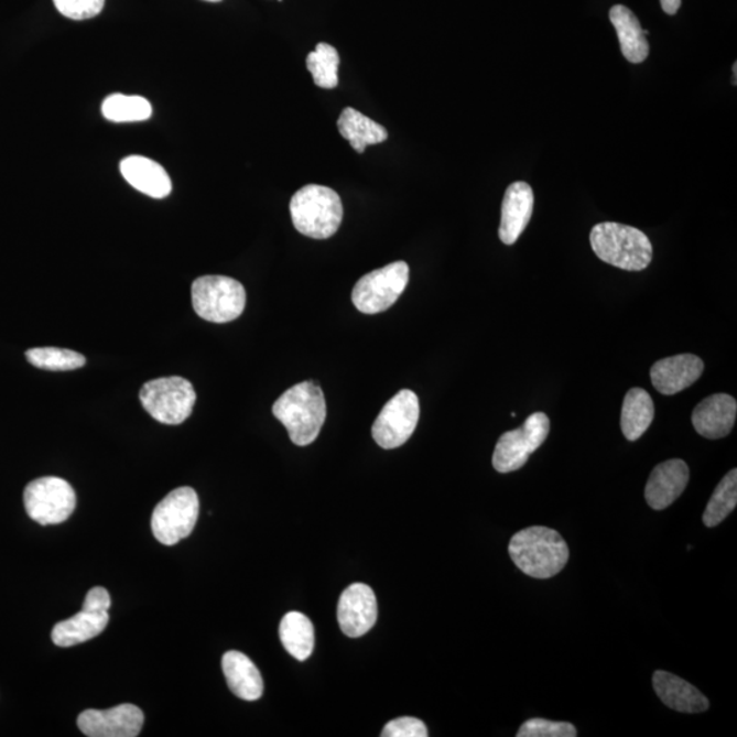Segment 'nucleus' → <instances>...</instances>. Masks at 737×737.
Here are the masks:
<instances>
[{"label":"nucleus","instance_id":"1","mask_svg":"<svg viewBox=\"0 0 737 737\" xmlns=\"http://www.w3.org/2000/svg\"><path fill=\"white\" fill-rule=\"evenodd\" d=\"M508 552L523 574L535 579H550L562 573L568 563L567 542L556 530L533 525L512 537Z\"/></svg>","mask_w":737,"mask_h":737},{"label":"nucleus","instance_id":"2","mask_svg":"<svg viewBox=\"0 0 737 737\" xmlns=\"http://www.w3.org/2000/svg\"><path fill=\"white\" fill-rule=\"evenodd\" d=\"M272 413L288 430L291 442L306 447L322 432L327 403L316 382L304 381L285 391L273 404Z\"/></svg>","mask_w":737,"mask_h":737},{"label":"nucleus","instance_id":"3","mask_svg":"<svg viewBox=\"0 0 737 737\" xmlns=\"http://www.w3.org/2000/svg\"><path fill=\"white\" fill-rule=\"evenodd\" d=\"M590 243L599 260L622 271H643L653 259V246L644 232L620 223L594 226Z\"/></svg>","mask_w":737,"mask_h":737},{"label":"nucleus","instance_id":"4","mask_svg":"<svg viewBox=\"0 0 737 737\" xmlns=\"http://www.w3.org/2000/svg\"><path fill=\"white\" fill-rule=\"evenodd\" d=\"M291 219L302 236L328 239L339 230L343 204L333 188L307 185L300 188L290 202Z\"/></svg>","mask_w":737,"mask_h":737},{"label":"nucleus","instance_id":"5","mask_svg":"<svg viewBox=\"0 0 737 737\" xmlns=\"http://www.w3.org/2000/svg\"><path fill=\"white\" fill-rule=\"evenodd\" d=\"M194 311L207 322L230 323L241 316L246 291L238 280L227 277H202L192 285Z\"/></svg>","mask_w":737,"mask_h":737},{"label":"nucleus","instance_id":"6","mask_svg":"<svg viewBox=\"0 0 737 737\" xmlns=\"http://www.w3.org/2000/svg\"><path fill=\"white\" fill-rule=\"evenodd\" d=\"M196 391L184 377H162L145 382L140 400L148 414L164 425H180L192 415Z\"/></svg>","mask_w":737,"mask_h":737},{"label":"nucleus","instance_id":"7","mask_svg":"<svg viewBox=\"0 0 737 737\" xmlns=\"http://www.w3.org/2000/svg\"><path fill=\"white\" fill-rule=\"evenodd\" d=\"M199 501L196 490L178 488L159 502L152 516L154 539L173 546L192 534L197 523Z\"/></svg>","mask_w":737,"mask_h":737},{"label":"nucleus","instance_id":"8","mask_svg":"<svg viewBox=\"0 0 737 737\" xmlns=\"http://www.w3.org/2000/svg\"><path fill=\"white\" fill-rule=\"evenodd\" d=\"M410 268L404 261L368 273L353 290V304L359 312L376 314L387 311L402 295L409 283Z\"/></svg>","mask_w":737,"mask_h":737},{"label":"nucleus","instance_id":"9","mask_svg":"<svg viewBox=\"0 0 737 737\" xmlns=\"http://www.w3.org/2000/svg\"><path fill=\"white\" fill-rule=\"evenodd\" d=\"M28 516L43 525L66 522L76 510V491L65 479L43 477L34 479L24 491Z\"/></svg>","mask_w":737,"mask_h":737},{"label":"nucleus","instance_id":"10","mask_svg":"<svg viewBox=\"0 0 737 737\" xmlns=\"http://www.w3.org/2000/svg\"><path fill=\"white\" fill-rule=\"evenodd\" d=\"M111 607L110 593L105 587H94L85 597L84 607L71 619L59 621L53 630V642L59 648H72L99 637L106 630L108 609Z\"/></svg>","mask_w":737,"mask_h":737},{"label":"nucleus","instance_id":"11","mask_svg":"<svg viewBox=\"0 0 737 737\" xmlns=\"http://www.w3.org/2000/svg\"><path fill=\"white\" fill-rule=\"evenodd\" d=\"M551 422L544 413H534L519 430L502 434L494 454V467L499 473L519 470L530 455L544 444L550 434Z\"/></svg>","mask_w":737,"mask_h":737},{"label":"nucleus","instance_id":"12","mask_svg":"<svg viewBox=\"0 0 737 737\" xmlns=\"http://www.w3.org/2000/svg\"><path fill=\"white\" fill-rule=\"evenodd\" d=\"M419 421V397L413 391L402 390L380 411L371 427V434L381 448H398L413 436Z\"/></svg>","mask_w":737,"mask_h":737},{"label":"nucleus","instance_id":"13","mask_svg":"<svg viewBox=\"0 0 737 737\" xmlns=\"http://www.w3.org/2000/svg\"><path fill=\"white\" fill-rule=\"evenodd\" d=\"M144 713L130 704L108 711H85L78 716V728L89 737H136L144 725Z\"/></svg>","mask_w":737,"mask_h":737},{"label":"nucleus","instance_id":"14","mask_svg":"<svg viewBox=\"0 0 737 737\" xmlns=\"http://www.w3.org/2000/svg\"><path fill=\"white\" fill-rule=\"evenodd\" d=\"M338 620L343 633L358 638L368 633L377 621V599L365 584H353L342 593Z\"/></svg>","mask_w":737,"mask_h":737},{"label":"nucleus","instance_id":"15","mask_svg":"<svg viewBox=\"0 0 737 737\" xmlns=\"http://www.w3.org/2000/svg\"><path fill=\"white\" fill-rule=\"evenodd\" d=\"M690 470L682 459H671L655 466L646 484L644 499L655 511L665 510L687 488Z\"/></svg>","mask_w":737,"mask_h":737},{"label":"nucleus","instance_id":"16","mask_svg":"<svg viewBox=\"0 0 737 737\" xmlns=\"http://www.w3.org/2000/svg\"><path fill=\"white\" fill-rule=\"evenodd\" d=\"M705 365L693 354L660 359L650 370L651 382L662 395H675L694 384L704 373Z\"/></svg>","mask_w":737,"mask_h":737},{"label":"nucleus","instance_id":"17","mask_svg":"<svg viewBox=\"0 0 737 737\" xmlns=\"http://www.w3.org/2000/svg\"><path fill=\"white\" fill-rule=\"evenodd\" d=\"M534 209L533 188L525 182L508 186L501 204L500 241L513 245L528 227Z\"/></svg>","mask_w":737,"mask_h":737},{"label":"nucleus","instance_id":"18","mask_svg":"<svg viewBox=\"0 0 737 737\" xmlns=\"http://www.w3.org/2000/svg\"><path fill=\"white\" fill-rule=\"evenodd\" d=\"M737 414L736 400L727 393H716L702 400L693 413V425L702 437H727L734 430Z\"/></svg>","mask_w":737,"mask_h":737},{"label":"nucleus","instance_id":"19","mask_svg":"<svg viewBox=\"0 0 737 737\" xmlns=\"http://www.w3.org/2000/svg\"><path fill=\"white\" fill-rule=\"evenodd\" d=\"M657 695L668 707L680 713L706 712L708 700L693 684L665 671H657L653 675Z\"/></svg>","mask_w":737,"mask_h":737},{"label":"nucleus","instance_id":"20","mask_svg":"<svg viewBox=\"0 0 737 737\" xmlns=\"http://www.w3.org/2000/svg\"><path fill=\"white\" fill-rule=\"evenodd\" d=\"M123 178L131 186L152 198H165L173 191V184L165 170L152 159L129 156L121 162Z\"/></svg>","mask_w":737,"mask_h":737},{"label":"nucleus","instance_id":"21","mask_svg":"<svg viewBox=\"0 0 737 737\" xmlns=\"http://www.w3.org/2000/svg\"><path fill=\"white\" fill-rule=\"evenodd\" d=\"M228 687L243 701L260 700L264 693V682L253 661L239 651H227L221 660Z\"/></svg>","mask_w":737,"mask_h":737},{"label":"nucleus","instance_id":"22","mask_svg":"<svg viewBox=\"0 0 737 737\" xmlns=\"http://www.w3.org/2000/svg\"><path fill=\"white\" fill-rule=\"evenodd\" d=\"M609 19L619 37L625 58L636 65L648 59L650 47L638 17L626 6L616 4L609 11Z\"/></svg>","mask_w":737,"mask_h":737},{"label":"nucleus","instance_id":"23","mask_svg":"<svg viewBox=\"0 0 737 737\" xmlns=\"http://www.w3.org/2000/svg\"><path fill=\"white\" fill-rule=\"evenodd\" d=\"M339 133L350 142L354 151L364 153L369 145L381 144L388 139L384 126L377 123L364 113L346 107L338 121Z\"/></svg>","mask_w":737,"mask_h":737},{"label":"nucleus","instance_id":"24","mask_svg":"<svg viewBox=\"0 0 737 737\" xmlns=\"http://www.w3.org/2000/svg\"><path fill=\"white\" fill-rule=\"evenodd\" d=\"M654 420L653 399L642 388L627 392L621 408V432L627 440L636 442L649 430Z\"/></svg>","mask_w":737,"mask_h":737},{"label":"nucleus","instance_id":"25","mask_svg":"<svg viewBox=\"0 0 737 737\" xmlns=\"http://www.w3.org/2000/svg\"><path fill=\"white\" fill-rule=\"evenodd\" d=\"M280 641L294 659L305 661L314 649V627L308 617L301 613H289L280 621Z\"/></svg>","mask_w":737,"mask_h":737},{"label":"nucleus","instance_id":"26","mask_svg":"<svg viewBox=\"0 0 737 737\" xmlns=\"http://www.w3.org/2000/svg\"><path fill=\"white\" fill-rule=\"evenodd\" d=\"M102 116L116 123L147 121L152 117L151 102L141 96L113 94L102 101Z\"/></svg>","mask_w":737,"mask_h":737},{"label":"nucleus","instance_id":"27","mask_svg":"<svg viewBox=\"0 0 737 737\" xmlns=\"http://www.w3.org/2000/svg\"><path fill=\"white\" fill-rule=\"evenodd\" d=\"M339 54L333 45L318 43L306 58L307 71L311 72L314 84L323 89H335L339 85L338 68Z\"/></svg>","mask_w":737,"mask_h":737},{"label":"nucleus","instance_id":"28","mask_svg":"<svg viewBox=\"0 0 737 737\" xmlns=\"http://www.w3.org/2000/svg\"><path fill=\"white\" fill-rule=\"evenodd\" d=\"M737 505V470H730L722 479L707 502L704 512V523L707 528H716L733 513Z\"/></svg>","mask_w":737,"mask_h":737},{"label":"nucleus","instance_id":"29","mask_svg":"<svg viewBox=\"0 0 737 737\" xmlns=\"http://www.w3.org/2000/svg\"><path fill=\"white\" fill-rule=\"evenodd\" d=\"M28 361L44 370L66 371L84 367L83 354L56 347H37L26 351Z\"/></svg>","mask_w":737,"mask_h":737},{"label":"nucleus","instance_id":"30","mask_svg":"<svg viewBox=\"0 0 737 737\" xmlns=\"http://www.w3.org/2000/svg\"><path fill=\"white\" fill-rule=\"evenodd\" d=\"M578 730L570 723L550 722V719L531 718L525 722L518 737H575Z\"/></svg>","mask_w":737,"mask_h":737},{"label":"nucleus","instance_id":"31","mask_svg":"<svg viewBox=\"0 0 737 737\" xmlns=\"http://www.w3.org/2000/svg\"><path fill=\"white\" fill-rule=\"evenodd\" d=\"M105 3L106 0H54L56 10L74 21L94 19L105 9Z\"/></svg>","mask_w":737,"mask_h":737},{"label":"nucleus","instance_id":"32","mask_svg":"<svg viewBox=\"0 0 737 737\" xmlns=\"http://www.w3.org/2000/svg\"><path fill=\"white\" fill-rule=\"evenodd\" d=\"M427 728L419 718L402 717L393 719L382 729V737H427Z\"/></svg>","mask_w":737,"mask_h":737},{"label":"nucleus","instance_id":"33","mask_svg":"<svg viewBox=\"0 0 737 737\" xmlns=\"http://www.w3.org/2000/svg\"><path fill=\"white\" fill-rule=\"evenodd\" d=\"M662 10L666 14L675 15L682 6V0H660Z\"/></svg>","mask_w":737,"mask_h":737},{"label":"nucleus","instance_id":"34","mask_svg":"<svg viewBox=\"0 0 737 737\" xmlns=\"http://www.w3.org/2000/svg\"><path fill=\"white\" fill-rule=\"evenodd\" d=\"M737 84V63L734 65V85Z\"/></svg>","mask_w":737,"mask_h":737},{"label":"nucleus","instance_id":"35","mask_svg":"<svg viewBox=\"0 0 737 737\" xmlns=\"http://www.w3.org/2000/svg\"><path fill=\"white\" fill-rule=\"evenodd\" d=\"M205 2L219 3V2H221V0H205Z\"/></svg>","mask_w":737,"mask_h":737},{"label":"nucleus","instance_id":"36","mask_svg":"<svg viewBox=\"0 0 737 737\" xmlns=\"http://www.w3.org/2000/svg\"><path fill=\"white\" fill-rule=\"evenodd\" d=\"M278 2H283V0H278Z\"/></svg>","mask_w":737,"mask_h":737}]
</instances>
